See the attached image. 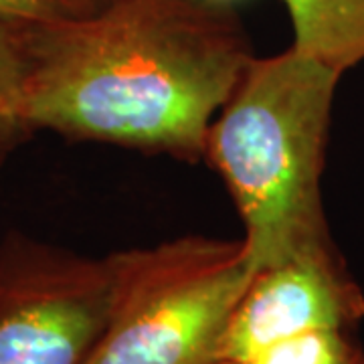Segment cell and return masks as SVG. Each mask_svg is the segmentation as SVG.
Listing matches in <instances>:
<instances>
[{
	"label": "cell",
	"instance_id": "2",
	"mask_svg": "<svg viewBox=\"0 0 364 364\" xmlns=\"http://www.w3.org/2000/svg\"><path fill=\"white\" fill-rule=\"evenodd\" d=\"M340 77L291 45L253 55L208 126L203 160L233 198L253 272L334 245L322 176Z\"/></svg>",
	"mask_w": 364,
	"mask_h": 364
},
{
	"label": "cell",
	"instance_id": "1",
	"mask_svg": "<svg viewBox=\"0 0 364 364\" xmlns=\"http://www.w3.org/2000/svg\"><path fill=\"white\" fill-rule=\"evenodd\" d=\"M255 53L239 16L205 0H107L26 25L21 126L196 164Z\"/></svg>",
	"mask_w": 364,
	"mask_h": 364
},
{
	"label": "cell",
	"instance_id": "4",
	"mask_svg": "<svg viewBox=\"0 0 364 364\" xmlns=\"http://www.w3.org/2000/svg\"><path fill=\"white\" fill-rule=\"evenodd\" d=\"M107 257L21 233L0 241V364H83L104 332Z\"/></svg>",
	"mask_w": 364,
	"mask_h": 364
},
{
	"label": "cell",
	"instance_id": "10",
	"mask_svg": "<svg viewBox=\"0 0 364 364\" xmlns=\"http://www.w3.org/2000/svg\"><path fill=\"white\" fill-rule=\"evenodd\" d=\"M205 2H210V4H221V6H229L235 0H205Z\"/></svg>",
	"mask_w": 364,
	"mask_h": 364
},
{
	"label": "cell",
	"instance_id": "3",
	"mask_svg": "<svg viewBox=\"0 0 364 364\" xmlns=\"http://www.w3.org/2000/svg\"><path fill=\"white\" fill-rule=\"evenodd\" d=\"M107 257L104 332L83 364H219L253 267L241 239L184 235Z\"/></svg>",
	"mask_w": 364,
	"mask_h": 364
},
{
	"label": "cell",
	"instance_id": "8",
	"mask_svg": "<svg viewBox=\"0 0 364 364\" xmlns=\"http://www.w3.org/2000/svg\"><path fill=\"white\" fill-rule=\"evenodd\" d=\"M26 25L0 18V132L26 134L21 126V97L26 67Z\"/></svg>",
	"mask_w": 364,
	"mask_h": 364
},
{
	"label": "cell",
	"instance_id": "9",
	"mask_svg": "<svg viewBox=\"0 0 364 364\" xmlns=\"http://www.w3.org/2000/svg\"><path fill=\"white\" fill-rule=\"evenodd\" d=\"M107 0H0V18L11 23H57L97 13Z\"/></svg>",
	"mask_w": 364,
	"mask_h": 364
},
{
	"label": "cell",
	"instance_id": "6",
	"mask_svg": "<svg viewBox=\"0 0 364 364\" xmlns=\"http://www.w3.org/2000/svg\"><path fill=\"white\" fill-rule=\"evenodd\" d=\"M298 51L344 73L364 61V0H284Z\"/></svg>",
	"mask_w": 364,
	"mask_h": 364
},
{
	"label": "cell",
	"instance_id": "5",
	"mask_svg": "<svg viewBox=\"0 0 364 364\" xmlns=\"http://www.w3.org/2000/svg\"><path fill=\"white\" fill-rule=\"evenodd\" d=\"M364 322V289L338 245L310 249L253 272L235 306L219 363L241 364L275 340Z\"/></svg>",
	"mask_w": 364,
	"mask_h": 364
},
{
	"label": "cell",
	"instance_id": "7",
	"mask_svg": "<svg viewBox=\"0 0 364 364\" xmlns=\"http://www.w3.org/2000/svg\"><path fill=\"white\" fill-rule=\"evenodd\" d=\"M241 364H364V344L358 330H312L275 340Z\"/></svg>",
	"mask_w": 364,
	"mask_h": 364
}]
</instances>
